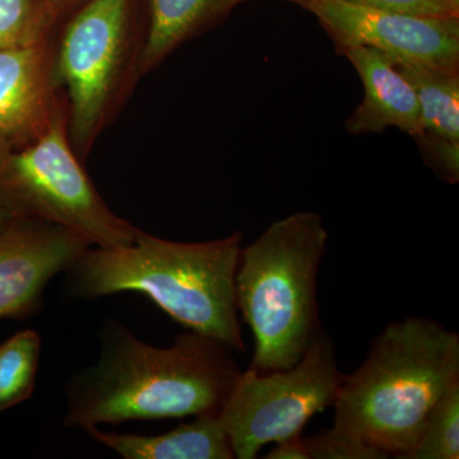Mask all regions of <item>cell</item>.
<instances>
[{
	"label": "cell",
	"instance_id": "cell-19",
	"mask_svg": "<svg viewBox=\"0 0 459 459\" xmlns=\"http://www.w3.org/2000/svg\"><path fill=\"white\" fill-rule=\"evenodd\" d=\"M413 140L419 144L422 159L437 174L449 184L459 180V142L446 140L434 133L422 131Z\"/></svg>",
	"mask_w": 459,
	"mask_h": 459
},
{
	"label": "cell",
	"instance_id": "cell-22",
	"mask_svg": "<svg viewBox=\"0 0 459 459\" xmlns=\"http://www.w3.org/2000/svg\"><path fill=\"white\" fill-rule=\"evenodd\" d=\"M44 2L50 17L53 18L54 22H56V18L59 17L65 9L72 7L78 0H44Z\"/></svg>",
	"mask_w": 459,
	"mask_h": 459
},
{
	"label": "cell",
	"instance_id": "cell-17",
	"mask_svg": "<svg viewBox=\"0 0 459 459\" xmlns=\"http://www.w3.org/2000/svg\"><path fill=\"white\" fill-rule=\"evenodd\" d=\"M53 25L44 0H0V50L47 40Z\"/></svg>",
	"mask_w": 459,
	"mask_h": 459
},
{
	"label": "cell",
	"instance_id": "cell-5",
	"mask_svg": "<svg viewBox=\"0 0 459 459\" xmlns=\"http://www.w3.org/2000/svg\"><path fill=\"white\" fill-rule=\"evenodd\" d=\"M0 202L13 217L71 230L96 247L131 246L140 231L99 195L75 155L62 102L39 137L0 152Z\"/></svg>",
	"mask_w": 459,
	"mask_h": 459
},
{
	"label": "cell",
	"instance_id": "cell-12",
	"mask_svg": "<svg viewBox=\"0 0 459 459\" xmlns=\"http://www.w3.org/2000/svg\"><path fill=\"white\" fill-rule=\"evenodd\" d=\"M82 430L126 459L235 458L219 415L198 416L190 424L160 435L105 433L96 427Z\"/></svg>",
	"mask_w": 459,
	"mask_h": 459
},
{
	"label": "cell",
	"instance_id": "cell-7",
	"mask_svg": "<svg viewBox=\"0 0 459 459\" xmlns=\"http://www.w3.org/2000/svg\"><path fill=\"white\" fill-rule=\"evenodd\" d=\"M133 0H87L65 26L53 75L68 98V132L89 151L108 113L131 48Z\"/></svg>",
	"mask_w": 459,
	"mask_h": 459
},
{
	"label": "cell",
	"instance_id": "cell-6",
	"mask_svg": "<svg viewBox=\"0 0 459 459\" xmlns=\"http://www.w3.org/2000/svg\"><path fill=\"white\" fill-rule=\"evenodd\" d=\"M343 377L323 329L294 367L241 371L219 412L235 458L255 459L267 444L303 433L313 416L333 406Z\"/></svg>",
	"mask_w": 459,
	"mask_h": 459
},
{
	"label": "cell",
	"instance_id": "cell-21",
	"mask_svg": "<svg viewBox=\"0 0 459 459\" xmlns=\"http://www.w3.org/2000/svg\"><path fill=\"white\" fill-rule=\"evenodd\" d=\"M274 448L272 449L264 458L267 459H309L307 446H305L303 435L299 434L295 437H287L279 443H274Z\"/></svg>",
	"mask_w": 459,
	"mask_h": 459
},
{
	"label": "cell",
	"instance_id": "cell-8",
	"mask_svg": "<svg viewBox=\"0 0 459 459\" xmlns=\"http://www.w3.org/2000/svg\"><path fill=\"white\" fill-rule=\"evenodd\" d=\"M307 9L337 51L368 47L395 63L459 71V17L380 11L341 0H310Z\"/></svg>",
	"mask_w": 459,
	"mask_h": 459
},
{
	"label": "cell",
	"instance_id": "cell-16",
	"mask_svg": "<svg viewBox=\"0 0 459 459\" xmlns=\"http://www.w3.org/2000/svg\"><path fill=\"white\" fill-rule=\"evenodd\" d=\"M459 458V379L429 412L418 443L406 459Z\"/></svg>",
	"mask_w": 459,
	"mask_h": 459
},
{
	"label": "cell",
	"instance_id": "cell-13",
	"mask_svg": "<svg viewBox=\"0 0 459 459\" xmlns=\"http://www.w3.org/2000/svg\"><path fill=\"white\" fill-rule=\"evenodd\" d=\"M241 0H150V26L140 74L150 71L184 41L229 16Z\"/></svg>",
	"mask_w": 459,
	"mask_h": 459
},
{
	"label": "cell",
	"instance_id": "cell-18",
	"mask_svg": "<svg viewBox=\"0 0 459 459\" xmlns=\"http://www.w3.org/2000/svg\"><path fill=\"white\" fill-rule=\"evenodd\" d=\"M309 459H386L388 455L358 437L333 428L304 437Z\"/></svg>",
	"mask_w": 459,
	"mask_h": 459
},
{
	"label": "cell",
	"instance_id": "cell-3",
	"mask_svg": "<svg viewBox=\"0 0 459 459\" xmlns=\"http://www.w3.org/2000/svg\"><path fill=\"white\" fill-rule=\"evenodd\" d=\"M459 379V336L437 320L411 316L386 325L364 362L344 376L334 400V430L388 458L406 459L425 420Z\"/></svg>",
	"mask_w": 459,
	"mask_h": 459
},
{
	"label": "cell",
	"instance_id": "cell-14",
	"mask_svg": "<svg viewBox=\"0 0 459 459\" xmlns=\"http://www.w3.org/2000/svg\"><path fill=\"white\" fill-rule=\"evenodd\" d=\"M394 65L415 90L424 131L459 142V71Z\"/></svg>",
	"mask_w": 459,
	"mask_h": 459
},
{
	"label": "cell",
	"instance_id": "cell-1",
	"mask_svg": "<svg viewBox=\"0 0 459 459\" xmlns=\"http://www.w3.org/2000/svg\"><path fill=\"white\" fill-rule=\"evenodd\" d=\"M100 341L98 362L66 385L65 427L219 415L241 374L234 349L197 332L155 347L108 320Z\"/></svg>",
	"mask_w": 459,
	"mask_h": 459
},
{
	"label": "cell",
	"instance_id": "cell-20",
	"mask_svg": "<svg viewBox=\"0 0 459 459\" xmlns=\"http://www.w3.org/2000/svg\"><path fill=\"white\" fill-rule=\"evenodd\" d=\"M360 7L421 16L459 17V0H341Z\"/></svg>",
	"mask_w": 459,
	"mask_h": 459
},
{
	"label": "cell",
	"instance_id": "cell-9",
	"mask_svg": "<svg viewBox=\"0 0 459 459\" xmlns=\"http://www.w3.org/2000/svg\"><path fill=\"white\" fill-rule=\"evenodd\" d=\"M90 247L71 230L12 217L0 229V318L38 312L50 280Z\"/></svg>",
	"mask_w": 459,
	"mask_h": 459
},
{
	"label": "cell",
	"instance_id": "cell-11",
	"mask_svg": "<svg viewBox=\"0 0 459 459\" xmlns=\"http://www.w3.org/2000/svg\"><path fill=\"white\" fill-rule=\"evenodd\" d=\"M338 53L355 66L364 84V100L346 120L350 134L382 133L394 126L413 138L424 131L415 90L394 60L368 47H346Z\"/></svg>",
	"mask_w": 459,
	"mask_h": 459
},
{
	"label": "cell",
	"instance_id": "cell-23",
	"mask_svg": "<svg viewBox=\"0 0 459 459\" xmlns=\"http://www.w3.org/2000/svg\"><path fill=\"white\" fill-rule=\"evenodd\" d=\"M12 217L13 216H12V214L9 213L4 207H2V205H0V229H2L3 226H4L5 223H7L9 220L12 219Z\"/></svg>",
	"mask_w": 459,
	"mask_h": 459
},
{
	"label": "cell",
	"instance_id": "cell-10",
	"mask_svg": "<svg viewBox=\"0 0 459 459\" xmlns=\"http://www.w3.org/2000/svg\"><path fill=\"white\" fill-rule=\"evenodd\" d=\"M47 40L0 50V152L30 143L49 126L60 100Z\"/></svg>",
	"mask_w": 459,
	"mask_h": 459
},
{
	"label": "cell",
	"instance_id": "cell-24",
	"mask_svg": "<svg viewBox=\"0 0 459 459\" xmlns=\"http://www.w3.org/2000/svg\"><path fill=\"white\" fill-rule=\"evenodd\" d=\"M243 2H246V0H241V3ZM286 2L295 3V4L300 5V7L307 9L310 0H286Z\"/></svg>",
	"mask_w": 459,
	"mask_h": 459
},
{
	"label": "cell",
	"instance_id": "cell-2",
	"mask_svg": "<svg viewBox=\"0 0 459 459\" xmlns=\"http://www.w3.org/2000/svg\"><path fill=\"white\" fill-rule=\"evenodd\" d=\"M241 244V232L204 243H177L140 230L131 246L89 247L65 271L66 289L81 299L146 295L188 331L246 352L235 298Z\"/></svg>",
	"mask_w": 459,
	"mask_h": 459
},
{
	"label": "cell",
	"instance_id": "cell-4",
	"mask_svg": "<svg viewBox=\"0 0 459 459\" xmlns=\"http://www.w3.org/2000/svg\"><path fill=\"white\" fill-rule=\"evenodd\" d=\"M327 241L319 214L296 212L241 249L235 298L255 336L249 369L271 373L294 367L322 331L316 280Z\"/></svg>",
	"mask_w": 459,
	"mask_h": 459
},
{
	"label": "cell",
	"instance_id": "cell-15",
	"mask_svg": "<svg viewBox=\"0 0 459 459\" xmlns=\"http://www.w3.org/2000/svg\"><path fill=\"white\" fill-rule=\"evenodd\" d=\"M40 355L41 337L32 329L18 332L0 344V411L31 397Z\"/></svg>",
	"mask_w": 459,
	"mask_h": 459
}]
</instances>
